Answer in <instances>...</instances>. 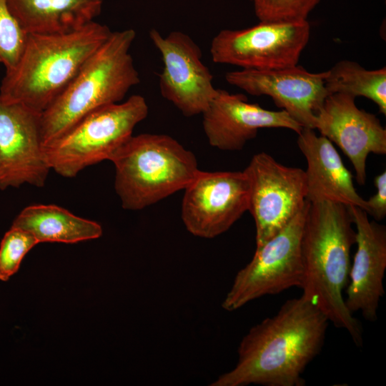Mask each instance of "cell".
Returning a JSON list of instances; mask_svg holds the SVG:
<instances>
[{
  "mask_svg": "<svg viewBox=\"0 0 386 386\" xmlns=\"http://www.w3.org/2000/svg\"><path fill=\"white\" fill-rule=\"evenodd\" d=\"M28 33L11 13L7 0H0V64L6 70L19 61Z\"/></svg>",
  "mask_w": 386,
  "mask_h": 386,
  "instance_id": "cell-21",
  "label": "cell"
},
{
  "mask_svg": "<svg viewBox=\"0 0 386 386\" xmlns=\"http://www.w3.org/2000/svg\"><path fill=\"white\" fill-rule=\"evenodd\" d=\"M104 0H7L9 7L28 33L70 32L94 21Z\"/></svg>",
  "mask_w": 386,
  "mask_h": 386,
  "instance_id": "cell-18",
  "label": "cell"
},
{
  "mask_svg": "<svg viewBox=\"0 0 386 386\" xmlns=\"http://www.w3.org/2000/svg\"><path fill=\"white\" fill-rule=\"evenodd\" d=\"M148 113L147 103L139 94L96 109L43 146L45 160L51 170L74 177L87 167L109 160Z\"/></svg>",
  "mask_w": 386,
  "mask_h": 386,
  "instance_id": "cell-6",
  "label": "cell"
},
{
  "mask_svg": "<svg viewBox=\"0 0 386 386\" xmlns=\"http://www.w3.org/2000/svg\"><path fill=\"white\" fill-rule=\"evenodd\" d=\"M202 114V127L209 144L224 151L242 149L263 128H284L299 134L302 127L285 111H272L247 102L242 94L217 89Z\"/></svg>",
  "mask_w": 386,
  "mask_h": 386,
  "instance_id": "cell-15",
  "label": "cell"
},
{
  "mask_svg": "<svg viewBox=\"0 0 386 386\" xmlns=\"http://www.w3.org/2000/svg\"><path fill=\"white\" fill-rule=\"evenodd\" d=\"M249 187L248 211L256 229V247L261 246L305 207V170L283 165L266 152L254 154L243 170Z\"/></svg>",
  "mask_w": 386,
  "mask_h": 386,
  "instance_id": "cell-9",
  "label": "cell"
},
{
  "mask_svg": "<svg viewBox=\"0 0 386 386\" xmlns=\"http://www.w3.org/2000/svg\"><path fill=\"white\" fill-rule=\"evenodd\" d=\"M159 51L163 68L159 86L162 96L187 117L202 114L217 94L213 75L202 62L200 47L187 34L173 31L166 36L149 32Z\"/></svg>",
  "mask_w": 386,
  "mask_h": 386,
  "instance_id": "cell-11",
  "label": "cell"
},
{
  "mask_svg": "<svg viewBox=\"0 0 386 386\" xmlns=\"http://www.w3.org/2000/svg\"><path fill=\"white\" fill-rule=\"evenodd\" d=\"M38 244L32 234L11 226L0 243V280L8 281L16 273L24 257Z\"/></svg>",
  "mask_w": 386,
  "mask_h": 386,
  "instance_id": "cell-22",
  "label": "cell"
},
{
  "mask_svg": "<svg viewBox=\"0 0 386 386\" xmlns=\"http://www.w3.org/2000/svg\"><path fill=\"white\" fill-rule=\"evenodd\" d=\"M41 112L0 96V189L43 187L51 169L43 151Z\"/></svg>",
  "mask_w": 386,
  "mask_h": 386,
  "instance_id": "cell-12",
  "label": "cell"
},
{
  "mask_svg": "<svg viewBox=\"0 0 386 386\" xmlns=\"http://www.w3.org/2000/svg\"><path fill=\"white\" fill-rule=\"evenodd\" d=\"M259 21L307 20L321 0H250Z\"/></svg>",
  "mask_w": 386,
  "mask_h": 386,
  "instance_id": "cell-23",
  "label": "cell"
},
{
  "mask_svg": "<svg viewBox=\"0 0 386 386\" xmlns=\"http://www.w3.org/2000/svg\"><path fill=\"white\" fill-rule=\"evenodd\" d=\"M349 206L330 201L310 202L301 239L302 296L334 326L344 329L361 347L362 328L343 297L356 232Z\"/></svg>",
  "mask_w": 386,
  "mask_h": 386,
  "instance_id": "cell-2",
  "label": "cell"
},
{
  "mask_svg": "<svg viewBox=\"0 0 386 386\" xmlns=\"http://www.w3.org/2000/svg\"><path fill=\"white\" fill-rule=\"evenodd\" d=\"M329 93H343L365 97L373 102L386 115V67L368 70L358 63L341 60L330 70L325 78Z\"/></svg>",
  "mask_w": 386,
  "mask_h": 386,
  "instance_id": "cell-20",
  "label": "cell"
},
{
  "mask_svg": "<svg viewBox=\"0 0 386 386\" xmlns=\"http://www.w3.org/2000/svg\"><path fill=\"white\" fill-rule=\"evenodd\" d=\"M297 134V145L307 162V200L337 202L367 212V202L357 192L352 174L332 142L311 128L303 127Z\"/></svg>",
  "mask_w": 386,
  "mask_h": 386,
  "instance_id": "cell-17",
  "label": "cell"
},
{
  "mask_svg": "<svg viewBox=\"0 0 386 386\" xmlns=\"http://www.w3.org/2000/svg\"><path fill=\"white\" fill-rule=\"evenodd\" d=\"M111 33L94 21L70 32L28 34L19 61L6 71L0 96L42 113Z\"/></svg>",
  "mask_w": 386,
  "mask_h": 386,
  "instance_id": "cell-3",
  "label": "cell"
},
{
  "mask_svg": "<svg viewBox=\"0 0 386 386\" xmlns=\"http://www.w3.org/2000/svg\"><path fill=\"white\" fill-rule=\"evenodd\" d=\"M122 207L141 210L184 189L199 170L194 153L167 134L130 137L109 159Z\"/></svg>",
  "mask_w": 386,
  "mask_h": 386,
  "instance_id": "cell-5",
  "label": "cell"
},
{
  "mask_svg": "<svg viewBox=\"0 0 386 386\" xmlns=\"http://www.w3.org/2000/svg\"><path fill=\"white\" fill-rule=\"evenodd\" d=\"M136 38L132 29L112 31L85 61L64 90L42 113L43 146L102 107L119 103L140 82L129 52Z\"/></svg>",
  "mask_w": 386,
  "mask_h": 386,
  "instance_id": "cell-4",
  "label": "cell"
},
{
  "mask_svg": "<svg viewBox=\"0 0 386 386\" xmlns=\"http://www.w3.org/2000/svg\"><path fill=\"white\" fill-rule=\"evenodd\" d=\"M309 207L307 201L285 227L256 247L251 261L237 273L222 303L224 310L234 311L259 297L301 287V239Z\"/></svg>",
  "mask_w": 386,
  "mask_h": 386,
  "instance_id": "cell-7",
  "label": "cell"
},
{
  "mask_svg": "<svg viewBox=\"0 0 386 386\" xmlns=\"http://www.w3.org/2000/svg\"><path fill=\"white\" fill-rule=\"evenodd\" d=\"M329 320L302 295L250 328L242 339L237 362L211 386H304L303 373L319 355Z\"/></svg>",
  "mask_w": 386,
  "mask_h": 386,
  "instance_id": "cell-1",
  "label": "cell"
},
{
  "mask_svg": "<svg viewBox=\"0 0 386 386\" xmlns=\"http://www.w3.org/2000/svg\"><path fill=\"white\" fill-rule=\"evenodd\" d=\"M355 227L357 250L349 273L345 303L353 314L375 322L384 296L386 269V228L370 220L362 209L349 206Z\"/></svg>",
  "mask_w": 386,
  "mask_h": 386,
  "instance_id": "cell-16",
  "label": "cell"
},
{
  "mask_svg": "<svg viewBox=\"0 0 386 386\" xmlns=\"http://www.w3.org/2000/svg\"><path fill=\"white\" fill-rule=\"evenodd\" d=\"M11 226L23 229L41 242L73 244L102 235V226L54 204H33L23 209Z\"/></svg>",
  "mask_w": 386,
  "mask_h": 386,
  "instance_id": "cell-19",
  "label": "cell"
},
{
  "mask_svg": "<svg viewBox=\"0 0 386 386\" xmlns=\"http://www.w3.org/2000/svg\"><path fill=\"white\" fill-rule=\"evenodd\" d=\"M310 36L307 20L259 21L244 29L221 30L212 40L210 54L217 64L267 70L298 64Z\"/></svg>",
  "mask_w": 386,
  "mask_h": 386,
  "instance_id": "cell-8",
  "label": "cell"
},
{
  "mask_svg": "<svg viewBox=\"0 0 386 386\" xmlns=\"http://www.w3.org/2000/svg\"><path fill=\"white\" fill-rule=\"evenodd\" d=\"M376 192L366 200L367 214L371 215L375 221H380L386 215V172L377 175L374 180Z\"/></svg>",
  "mask_w": 386,
  "mask_h": 386,
  "instance_id": "cell-24",
  "label": "cell"
},
{
  "mask_svg": "<svg viewBox=\"0 0 386 386\" xmlns=\"http://www.w3.org/2000/svg\"><path fill=\"white\" fill-rule=\"evenodd\" d=\"M327 71L310 72L300 65L275 69H245L226 73L227 82L252 96H268L302 127L315 129V114L330 95Z\"/></svg>",
  "mask_w": 386,
  "mask_h": 386,
  "instance_id": "cell-13",
  "label": "cell"
},
{
  "mask_svg": "<svg viewBox=\"0 0 386 386\" xmlns=\"http://www.w3.org/2000/svg\"><path fill=\"white\" fill-rule=\"evenodd\" d=\"M315 129L349 158L359 184L366 182L368 155L386 154V129L375 114L359 109L352 95H328L315 114Z\"/></svg>",
  "mask_w": 386,
  "mask_h": 386,
  "instance_id": "cell-14",
  "label": "cell"
},
{
  "mask_svg": "<svg viewBox=\"0 0 386 386\" xmlns=\"http://www.w3.org/2000/svg\"><path fill=\"white\" fill-rule=\"evenodd\" d=\"M184 190L182 219L196 237L214 238L248 211L249 187L243 171L199 170Z\"/></svg>",
  "mask_w": 386,
  "mask_h": 386,
  "instance_id": "cell-10",
  "label": "cell"
}]
</instances>
